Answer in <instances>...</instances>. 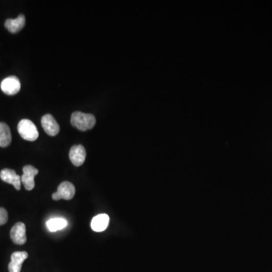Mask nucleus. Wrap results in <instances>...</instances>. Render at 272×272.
<instances>
[{
	"label": "nucleus",
	"instance_id": "obj_1",
	"mask_svg": "<svg viewBox=\"0 0 272 272\" xmlns=\"http://www.w3.org/2000/svg\"><path fill=\"white\" fill-rule=\"evenodd\" d=\"M71 123L73 126L80 131H86L93 129L96 123L94 115L83 112H74L71 115Z\"/></svg>",
	"mask_w": 272,
	"mask_h": 272
},
{
	"label": "nucleus",
	"instance_id": "obj_2",
	"mask_svg": "<svg viewBox=\"0 0 272 272\" xmlns=\"http://www.w3.org/2000/svg\"><path fill=\"white\" fill-rule=\"evenodd\" d=\"M17 131L22 139L29 142H34L39 137L37 128L31 120L24 119L19 122Z\"/></svg>",
	"mask_w": 272,
	"mask_h": 272
},
{
	"label": "nucleus",
	"instance_id": "obj_3",
	"mask_svg": "<svg viewBox=\"0 0 272 272\" xmlns=\"http://www.w3.org/2000/svg\"><path fill=\"white\" fill-rule=\"evenodd\" d=\"M75 187L72 183L69 182H64L58 186L56 192L52 194V199L55 200H59L61 199L64 200H71L75 195Z\"/></svg>",
	"mask_w": 272,
	"mask_h": 272
},
{
	"label": "nucleus",
	"instance_id": "obj_4",
	"mask_svg": "<svg viewBox=\"0 0 272 272\" xmlns=\"http://www.w3.org/2000/svg\"><path fill=\"white\" fill-rule=\"evenodd\" d=\"M38 173H39V171L33 166L27 165L24 167L23 175L20 176V178H21V183L27 191H31L34 189V178Z\"/></svg>",
	"mask_w": 272,
	"mask_h": 272
},
{
	"label": "nucleus",
	"instance_id": "obj_5",
	"mask_svg": "<svg viewBox=\"0 0 272 272\" xmlns=\"http://www.w3.org/2000/svg\"><path fill=\"white\" fill-rule=\"evenodd\" d=\"M1 89L5 94L9 96L17 94L20 89V80L15 76L6 77L1 83Z\"/></svg>",
	"mask_w": 272,
	"mask_h": 272
},
{
	"label": "nucleus",
	"instance_id": "obj_6",
	"mask_svg": "<svg viewBox=\"0 0 272 272\" xmlns=\"http://www.w3.org/2000/svg\"><path fill=\"white\" fill-rule=\"evenodd\" d=\"M12 241L17 245H24L27 242L26 226L23 222H17L10 232Z\"/></svg>",
	"mask_w": 272,
	"mask_h": 272
},
{
	"label": "nucleus",
	"instance_id": "obj_7",
	"mask_svg": "<svg viewBox=\"0 0 272 272\" xmlns=\"http://www.w3.org/2000/svg\"><path fill=\"white\" fill-rule=\"evenodd\" d=\"M70 160L76 167H80L84 164L86 152L84 147L81 145H74L70 150Z\"/></svg>",
	"mask_w": 272,
	"mask_h": 272
},
{
	"label": "nucleus",
	"instance_id": "obj_8",
	"mask_svg": "<svg viewBox=\"0 0 272 272\" xmlns=\"http://www.w3.org/2000/svg\"><path fill=\"white\" fill-rule=\"evenodd\" d=\"M0 178L5 183L12 185L17 191L20 189L21 178L20 175H17L15 170L4 169L0 172Z\"/></svg>",
	"mask_w": 272,
	"mask_h": 272
},
{
	"label": "nucleus",
	"instance_id": "obj_9",
	"mask_svg": "<svg viewBox=\"0 0 272 272\" xmlns=\"http://www.w3.org/2000/svg\"><path fill=\"white\" fill-rule=\"evenodd\" d=\"M41 123L44 130L49 135L55 136L59 132V125L52 115L49 114L44 115L41 120Z\"/></svg>",
	"mask_w": 272,
	"mask_h": 272
},
{
	"label": "nucleus",
	"instance_id": "obj_10",
	"mask_svg": "<svg viewBox=\"0 0 272 272\" xmlns=\"http://www.w3.org/2000/svg\"><path fill=\"white\" fill-rule=\"evenodd\" d=\"M28 258V254L25 251L15 252L11 256V262L9 265V272H20L22 264Z\"/></svg>",
	"mask_w": 272,
	"mask_h": 272
},
{
	"label": "nucleus",
	"instance_id": "obj_11",
	"mask_svg": "<svg viewBox=\"0 0 272 272\" xmlns=\"http://www.w3.org/2000/svg\"><path fill=\"white\" fill-rule=\"evenodd\" d=\"M110 222V217L107 214H99L95 216L91 221V228L94 232H102L107 229Z\"/></svg>",
	"mask_w": 272,
	"mask_h": 272
},
{
	"label": "nucleus",
	"instance_id": "obj_12",
	"mask_svg": "<svg viewBox=\"0 0 272 272\" xmlns=\"http://www.w3.org/2000/svg\"><path fill=\"white\" fill-rule=\"evenodd\" d=\"M25 25V17L24 15H20L15 19H7L5 22V26L9 32L12 34L19 32L23 29Z\"/></svg>",
	"mask_w": 272,
	"mask_h": 272
},
{
	"label": "nucleus",
	"instance_id": "obj_13",
	"mask_svg": "<svg viewBox=\"0 0 272 272\" xmlns=\"http://www.w3.org/2000/svg\"><path fill=\"white\" fill-rule=\"evenodd\" d=\"M12 142V134L6 123H0V147L6 148Z\"/></svg>",
	"mask_w": 272,
	"mask_h": 272
},
{
	"label": "nucleus",
	"instance_id": "obj_14",
	"mask_svg": "<svg viewBox=\"0 0 272 272\" xmlns=\"http://www.w3.org/2000/svg\"><path fill=\"white\" fill-rule=\"evenodd\" d=\"M47 225L50 232H55L64 229L67 225V221L61 218H55L47 221Z\"/></svg>",
	"mask_w": 272,
	"mask_h": 272
},
{
	"label": "nucleus",
	"instance_id": "obj_15",
	"mask_svg": "<svg viewBox=\"0 0 272 272\" xmlns=\"http://www.w3.org/2000/svg\"><path fill=\"white\" fill-rule=\"evenodd\" d=\"M8 219H9V216H8L7 211H6V209L1 207L0 208V226L6 224Z\"/></svg>",
	"mask_w": 272,
	"mask_h": 272
}]
</instances>
